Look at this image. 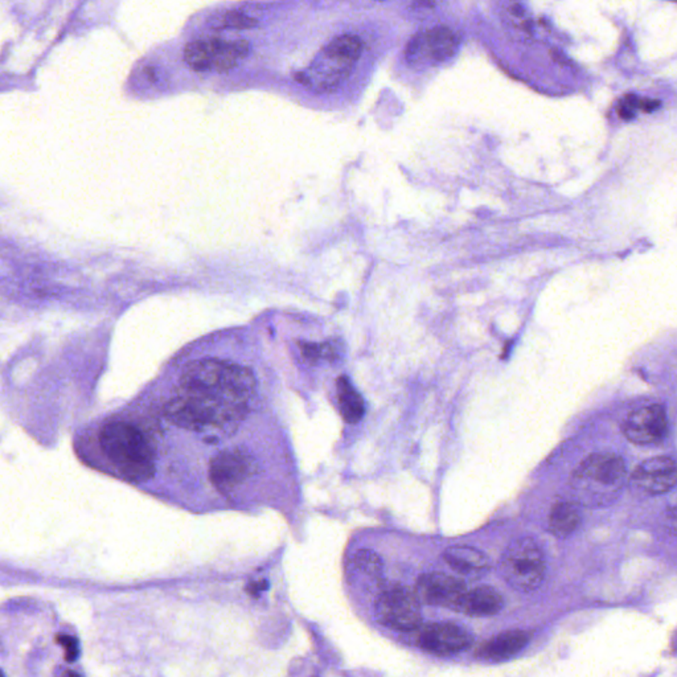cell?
Returning a JSON list of instances; mask_svg holds the SVG:
<instances>
[{"label":"cell","instance_id":"obj_1","mask_svg":"<svg viewBox=\"0 0 677 677\" xmlns=\"http://www.w3.org/2000/svg\"><path fill=\"white\" fill-rule=\"evenodd\" d=\"M254 393L249 368L220 359L196 360L182 372L164 410L174 425L187 430L229 433L248 416Z\"/></svg>","mask_w":677,"mask_h":677},{"label":"cell","instance_id":"obj_2","mask_svg":"<svg viewBox=\"0 0 677 677\" xmlns=\"http://www.w3.org/2000/svg\"><path fill=\"white\" fill-rule=\"evenodd\" d=\"M103 454L129 482H146L155 473V450L146 434L126 421H112L100 433Z\"/></svg>","mask_w":677,"mask_h":677},{"label":"cell","instance_id":"obj_3","mask_svg":"<svg viewBox=\"0 0 677 677\" xmlns=\"http://www.w3.org/2000/svg\"><path fill=\"white\" fill-rule=\"evenodd\" d=\"M626 464L621 456L599 453L589 456L577 467L572 487L577 500L589 508L612 504L626 482Z\"/></svg>","mask_w":677,"mask_h":677},{"label":"cell","instance_id":"obj_4","mask_svg":"<svg viewBox=\"0 0 677 677\" xmlns=\"http://www.w3.org/2000/svg\"><path fill=\"white\" fill-rule=\"evenodd\" d=\"M364 49L362 38L345 33L332 38L298 81L316 93H331L352 72Z\"/></svg>","mask_w":677,"mask_h":677},{"label":"cell","instance_id":"obj_5","mask_svg":"<svg viewBox=\"0 0 677 677\" xmlns=\"http://www.w3.org/2000/svg\"><path fill=\"white\" fill-rule=\"evenodd\" d=\"M500 570L507 582L520 592L529 593L542 584L545 558L535 540L519 538L510 542L503 553Z\"/></svg>","mask_w":677,"mask_h":677},{"label":"cell","instance_id":"obj_6","mask_svg":"<svg viewBox=\"0 0 677 677\" xmlns=\"http://www.w3.org/2000/svg\"><path fill=\"white\" fill-rule=\"evenodd\" d=\"M459 48V38L454 31L439 26L418 32L406 47V60L411 65H433L454 56Z\"/></svg>","mask_w":677,"mask_h":677},{"label":"cell","instance_id":"obj_7","mask_svg":"<svg viewBox=\"0 0 677 677\" xmlns=\"http://www.w3.org/2000/svg\"><path fill=\"white\" fill-rule=\"evenodd\" d=\"M377 618L393 630H416L421 623L417 597L404 586H392L379 595Z\"/></svg>","mask_w":677,"mask_h":677},{"label":"cell","instance_id":"obj_8","mask_svg":"<svg viewBox=\"0 0 677 677\" xmlns=\"http://www.w3.org/2000/svg\"><path fill=\"white\" fill-rule=\"evenodd\" d=\"M256 470L257 464L248 451L232 448L214 456L209 476L217 490L232 492L253 476Z\"/></svg>","mask_w":677,"mask_h":677},{"label":"cell","instance_id":"obj_9","mask_svg":"<svg viewBox=\"0 0 677 677\" xmlns=\"http://www.w3.org/2000/svg\"><path fill=\"white\" fill-rule=\"evenodd\" d=\"M676 484L677 464L667 456L644 461L630 476L631 488L646 496L663 495Z\"/></svg>","mask_w":677,"mask_h":677},{"label":"cell","instance_id":"obj_10","mask_svg":"<svg viewBox=\"0 0 677 677\" xmlns=\"http://www.w3.org/2000/svg\"><path fill=\"white\" fill-rule=\"evenodd\" d=\"M623 433L635 445H656L668 434L667 413L660 405L632 411L623 424Z\"/></svg>","mask_w":677,"mask_h":677},{"label":"cell","instance_id":"obj_11","mask_svg":"<svg viewBox=\"0 0 677 677\" xmlns=\"http://www.w3.org/2000/svg\"><path fill=\"white\" fill-rule=\"evenodd\" d=\"M417 592L425 602L456 612H462L464 599L468 593L463 582L444 573L422 575L418 581Z\"/></svg>","mask_w":677,"mask_h":677},{"label":"cell","instance_id":"obj_12","mask_svg":"<svg viewBox=\"0 0 677 677\" xmlns=\"http://www.w3.org/2000/svg\"><path fill=\"white\" fill-rule=\"evenodd\" d=\"M470 634L453 623H434L427 626L419 636V644L436 655L459 654L471 644Z\"/></svg>","mask_w":677,"mask_h":677},{"label":"cell","instance_id":"obj_13","mask_svg":"<svg viewBox=\"0 0 677 677\" xmlns=\"http://www.w3.org/2000/svg\"><path fill=\"white\" fill-rule=\"evenodd\" d=\"M209 55H211V69L217 72L231 70L238 64V61L249 55V43L246 40L228 41L224 38H206Z\"/></svg>","mask_w":677,"mask_h":677},{"label":"cell","instance_id":"obj_14","mask_svg":"<svg viewBox=\"0 0 677 677\" xmlns=\"http://www.w3.org/2000/svg\"><path fill=\"white\" fill-rule=\"evenodd\" d=\"M527 643L528 635L525 632L518 630L507 631L488 640L482 649H479V655L487 660L501 661L519 654L520 651L527 646Z\"/></svg>","mask_w":677,"mask_h":677},{"label":"cell","instance_id":"obj_15","mask_svg":"<svg viewBox=\"0 0 677 677\" xmlns=\"http://www.w3.org/2000/svg\"><path fill=\"white\" fill-rule=\"evenodd\" d=\"M503 609V598L490 586H479L468 590L462 612L473 616H491Z\"/></svg>","mask_w":677,"mask_h":677},{"label":"cell","instance_id":"obj_16","mask_svg":"<svg viewBox=\"0 0 677 677\" xmlns=\"http://www.w3.org/2000/svg\"><path fill=\"white\" fill-rule=\"evenodd\" d=\"M337 404L342 417L348 424H357L365 414V404L362 394L355 389L352 382L347 376H342L336 382Z\"/></svg>","mask_w":677,"mask_h":677},{"label":"cell","instance_id":"obj_17","mask_svg":"<svg viewBox=\"0 0 677 677\" xmlns=\"http://www.w3.org/2000/svg\"><path fill=\"white\" fill-rule=\"evenodd\" d=\"M446 562L461 573L482 572L488 566V558L481 550L471 547H451L446 549Z\"/></svg>","mask_w":677,"mask_h":677},{"label":"cell","instance_id":"obj_18","mask_svg":"<svg viewBox=\"0 0 677 677\" xmlns=\"http://www.w3.org/2000/svg\"><path fill=\"white\" fill-rule=\"evenodd\" d=\"M579 521V510L574 503L560 501L550 510L549 530L557 537H567L578 528Z\"/></svg>","mask_w":677,"mask_h":677},{"label":"cell","instance_id":"obj_19","mask_svg":"<svg viewBox=\"0 0 677 677\" xmlns=\"http://www.w3.org/2000/svg\"><path fill=\"white\" fill-rule=\"evenodd\" d=\"M209 24L214 29H251L257 26V20L241 11H226L212 16Z\"/></svg>","mask_w":677,"mask_h":677},{"label":"cell","instance_id":"obj_20","mask_svg":"<svg viewBox=\"0 0 677 677\" xmlns=\"http://www.w3.org/2000/svg\"><path fill=\"white\" fill-rule=\"evenodd\" d=\"M184 60L189 68L196 72L211 69V55L206 38H199L188 43L184 49Z\"/></svg>","mask_w":677,"mask_h":677},{"label":"cell","instance_id":"obj_21","mask_svg":"<svg viewBox=\"0 0 677 677\" xmlns=\"http://www.w3.org/2000/svg\"><path fill=\"white\" fill-rule=\"evenodd\" d=\"M353 562H355V566L362 570L364 573L367 574L379 575L381 573V567H382V562H381L380 557L379 555H376L374 552H372L369 549H362L359 550L356 555H355V558H353Z\"/></svg>","mask_w":677,"mask_h":677},{"label":"cell","instance_id":"obj_22","mask_svg":"<svg viewBox=\"0 0 677 677\" xmlns=\"http://www.w3.org/2000/svg\"><path fill=\"white\" fill-rule=\"evenodd\" d=\"M302 352L310 362L334 360L335 350L330 344L303 343L300 345Z\"/></svg>","mask_w":677,"mask_h":677},{"label":"cell","instance_id":"obj_23","mask_svg":"<svg viewBox=\"0 0 677 677\" xmlns=\"http://www.w3.org/2000/svg\"><path fill=\"white\" fill-rule=\"evenodd\" d=\"M57 643L61 644L65 649V658L68 661H75L78 656V641L75 638L65 635V634H58L56 636Z\"/></svg>","mask_w":677,"mask_h":677},{"label":"cell","instance_id":"obj_24","mask_svg":"<svg viewBox=\"0 0 677 677\" xmlns=\"http://www.w3.org/2000/svg\"><path fill=\"white\" fill-rule=\"evenodd\" d=\"M639 107V101L634 95H627L624 100H621L619 106H618V114L621 120H632L635 117V109Z\"/></svg>","mask_w":677,"mask_h":677},{"label":"cell","instance_id":"obj_25","mask_svg":"<svg viewBox=\"0 0 677 677\" xmlns=\"http://www.w3.org/2000/svg\"><path fill=\"white\" fill-rule=\"evenodd\" d=\"M660 103L656 101V100H643V101H639V107L643 110V112H651L654 110H656L658 107Z\"/></svg>","mask_w":677,"mask_h":677},{"label":"cell","instance_id":"obj_26","mask_svg":"<svg viewBox=\"0 0 677 677\" xmlns=\"http://www.w3.org/2000/svg\"><path fill=\"white\" fill-rule=\"evenodd\" d=\"M266 587H268V582H266V581H260V582L251 584V587H248V592H249L251 595H254V594L257 595V594H260L261 592H263Z\"/></svg>","mask_w":677,"mask_h":677},{"label":"cell","instance_id":"obj_27","mask_svg":"<svg viewBox=\"0 0 677 677\" xmlns=\"http://www.w3.org/2000/svg\"><path fill=\"white\" fill-rule=\"evenodd\" d=\"M61 677H80V676H78V675H77L75 672H73V671H68V672H65V673H64V675H63V676Z\"/></svg>","mask_w":677,"mask_h":677}]
</instances>
